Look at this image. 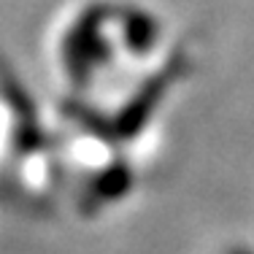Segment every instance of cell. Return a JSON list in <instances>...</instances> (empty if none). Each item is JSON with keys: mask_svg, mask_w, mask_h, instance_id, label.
Listing matches in <instances>:
<instances>
[{"mask_svg": "<svg viewBox=\"0 0 254 254\" xmlns=\"http://www.w3.org/2000/svg\"><path fill=\"white\" fill-rule=\"evenodd\" d=\"M233 254H246V252H233Z\"/></svg>", "mask_w": 254, "mask_h": 254, "instance_id": "1", "label": "cell"}]
</instances>
